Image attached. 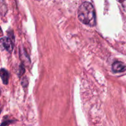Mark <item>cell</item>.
Masks as SVG:
<instances>
[{"mask_svg":"<svg viewBox=\"0 0 126 126\" xmlns=\"http://www.w3.org/2000/svg\"><path fill=\"white\" fill-rule=\"evenodd\" d=\"M78 18L82 23L94 27L95 25V12L92 4L89 2H84L81 4L78 11Z\"/></svg>","mask_w":126,"mask_h":126,"instance_id":"obj_1","label":"cell"},{"mask_svg":"<svg viewBox=\"0 0 126 126\" xmlns=\"http://www.w3.org/2000/svg\"><path fill=\"white\" fill-rule=\"evenodd\" d=\"M1 44L2 46L8 52H11L13 49L12 42L8 37H3L1 38Z\"/></svg>","mask_w":126,"mask_h":126,"instance_id":"obj_2","label":"cell"},{"mask_svg":"<svg viewBox=\"0 0 126 126\" xmlns=\"http://www.w3.org/2000/svg\"><path fill=\"white\" fill-rule=\"evenodd\" d=\"M112 70L114 73H121L126 70V66L121 62L116 61L112 65Z\"/></svg>","mask_w":126,"mask_h":126,"instance_id":"obj_3","label":"cell"},{"mask_svg":"<svg viewBox=\"0 0 126 126\" xmlns=\"http://www.w3.org/2000/svg\"><path fill=\"white\" fill-rule=\"evenodd\" d=\"M9 75L8 72L6 70H5L4 68H2L1 70V78L2 79V81L3 82V83L4 84H7L8 83L9 81Z\"/></svg>","mask_w":126,"mask_h":126,"instance_id":"obj_4","label":"cell"},{"mask_svg":"<svg viewBox=\"0 0 126 126\" xmlns=\"http://www.w3.org/2000/svg\"><path fill=\"white\" fill-rule=\"evenodd\" d=\"M22 84L23 87H26L28 85V81H27V78H23V81H22Z\"/></svg>","mask_w":126,"mask_h":126,"instance_id":"obj_5","label":"cell"},{"mask_svg":"<svg viewBox=\"0 0 126 126\" xmlns=\"http://www.w3.org/2000/svg\"><path fill=\"white\" fill-rule=\"evenodd\" d=\"M120 2L122 4V6H123V9H124V11L126 12V1H120Z\"/></svg>","mask_w":126,"mask_h":126,"instance_id":"obj_6","label":"cell"}]
</instances>
